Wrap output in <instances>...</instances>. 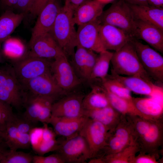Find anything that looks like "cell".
<instances>
[{
	"label": "cell",
	"mask_w": 163,
	"mask_h": 163,
	"mask_svg": "<svg viewBox=\"0 0 163 163\" xmlns=\"http://www.w3.org/2000/svg\"><path fill=\"white\" fill-rule=\"evenodd\" d=\"M13 68L8 67L0 72V100L17 109L24 104L27 96Z\"/></svg>",
	"instance_id": "4"
},
{
	"label": "cell",
	"mask_w": 163,
	"mask_h": 163,
	"mask_svg": "<svg viewBox=\"0 0 163 163\" xmlns=\"http://www.w3.org/2000/svg\"><path fill=\"white\" fill-rule=\"evenodd\" d=\"M40 97L41 104L38 116V121L47 124L52 116V105L55 101L49 98Z\"/></svg>",
	"instance_id": "37"
},
{
	"label": "cell",
	"mask_w": 163,
	"mask_h": 163,
	"mask_svg": "<svg viewBox=\"0 0 163 163\" xmlns=\"http://www.w3.org/2000/svg\"><path fill=\"white\" fill-rule=\"evenodd\" d=\"M59 144L56 139L41 142L34 151L38 155L43 156L49 152L56 151Z\"/></svg>",
	"instance_id": "39"
},
{
	"label": "cell",
	"mask_w": 163,
	"mask_h": 163,
	"mask_svg": "<svg viewBox=\"0 0 163 163\" xmlns=\"http://www.w3.org/2000/svg\"><path fill=\"white\" fill-rule=\"evenodd\" d=\"M129 4L143 5H149L147 0H124Z\"/></svg>",
	"instance_id": "48"
},
{
	"label": "cell",
	"mask_w": 163,
	"mask_h": 163,
	"mask_svg": "<svg viewBox=\"0 0 163 163\" xmlns=\"http://www.w3.org/2000/svg\"><path fill=\"white\" fill-rule=\"evenodd\" d=\"M159 154H150L139 152L133 158L132 163H158Z\"/></svg>",
	"instance_id": "41"
},
{
	"label": "cell",
	"mask_w": 163,
	"mask_h": 163,
	"mask_svg": "<svg viewBox=\"0 0 163 163\" xmlns=\"http://www.w3.org/2000/svg\"><path fill=\"white\" fill-rule=\"evenodd\" d=\"M133 44L141 64L150 77L157 82H163V57L156 50L132 37Z\"/></svg>",
	"instance_id": "5"
},
{
	"label": "cell",
	"mask_w": 163,
	"mask_h": 163,
	"mask_svg": "<svg viewBox=\"0 0 163 163\" xmlns=\"http://www.w3.org/2000/svg\"><path fill=\"white\" fill-rule=\"evenodd\" d=\"M110 76L123 85L131 91L137 94L150 97L163 96V87L154 83L137 76H123L119 75L111 69Z\"/></svg>",
	"instance_id": "14"
},
{
	"label": "cell",
	"mask_w": 163,
	"mask_h": 163,
	"mask_svg": "<svg viewBox=\"0 0 163 163\" xmlns=\"http://www.w3.org/2000/svg\"><path fill=\"white\" fill-rule=\"evenodd\" d=\"M41 104V97L31 95L29 97L27 96L24 104L25 110L23 116L31 122L36 124L38 121V116Z\"/></svg>",
	"instance_id": "34"
},
{
	"label": "cell",
	"mask_w": 163,
	"mask_h": 163,
	"mask_svg": "<svg viewBox=\"0 0 163 163\" xmlns=\"http://www.w3.org/2000/svg\"><path fill=\"white\" fill-rule=\"evenodd\" d=\"M137 143L131 127L124 115L108 137L107 144L98 157L117 153Z\"/></svg>",
	"instance_id": "9"
},
{
	"label": "cell",
	"mask_w": 163,
	"mask_h": 163,
	"mask_svg": "<svg viewBox=\"0 0 163 163\" xmlns=\"http://www.w3.org/2000/svg\"><path fill=\"white\" fill-rule=\"evenodd\" d=\"M79 133L88 144L91 159L98 156L106 145L110 133L102 123L88 118Z\"/></svg>",
	"instance_id": "10"
},
{
	"label": "cell",
	"mask_w": 163,
	"mask_h": 163,
	"mask_svg": "<svg viewBox=\"0 0 163 163\" xmlns=\"http://www.w3.org/2000/svg\"><path fill=\"white\" fill-rule=\"evenodd\" d=\"M0 142L4 143L9 149L13 150L28 149L31 145L29 134L20 132L11 124L5 131L0 132Z\"/></svg>",
	"instance_id": "26"
},
{
	"label": "cell",
	"mask_w": 163,
	"mask_h": 163,
	"mask_svg": "<svg viewBox=\"0 0 163 163\" xmlns=\"http://www.w3.org/2000/svg\"><path fill=\"white\" fill-rule=\"evenodd\" d=\"M99 34L105 50L117 51L129 41L131 37L123 30L111 25L101 24Z\"/></svg>",
	"instance_id": "19"
},
{
	"label": "cell",
	"mask_w": 163,
	"mask_h": 163,
	"mask_svg": "<svg viewBox=\"0 0 163 163\" xmlns=\"http://www.w3.org/2000/svg\"><path fill=\"white\" fill-rule=\"evenodd\" d=\"M1 69H0V71H1Z\"/></svg>",
	"instance_id": "52"
},
{
	"label": "cell",
	"mask_w": 163,
	"mask_h": 163,
	"mask_svg": "<svg viewBox=\"0 0 163 163\" xmlns=\"http://www.w3.org/2000/svg\"><path fill=\"white\" fill-rule=\"evenodd\" d=\"M3 59V56L2 53L0 52V63H1Z\"/></svg>",
	"instance_id": "51"
},
{
	"label": "cell",
	"mask_w": 163,
	"mask_h": 163,
	"mask_svg": "<svg viewBox=\"0 0 163 163\" xmlns=\"http://www.w3.org/2000/svg\"><path fill=\"white\" fill-rule=\"evenodd\" d=\"M21 84L31 95L49 98L54 101L69 94L59 86L51 72L40 75Z\"/></svg>",
	"instance_id": "8"
},
{
	"label": "cell",
	"mask_w": 163,
	"mask_h": 163,
	"mask_svg": "<svg viewBox=\"0 0 163 163\" xmlns=\"http://www.w3.org/2000/svg\"><path fill=\"white\" fill-rule=\"evenodd\" d=\"M163 126L162 120H152L146 133L137 142L139 152L159 154V147L163 141Z\"/></svg>",
	"instance_id": "18"
},
{
	"label": "cell",
	"mask_w": 163,
	"mask_h": 163,
	"mask_svg": "<svg viewBox=\"0 0 163 163\" xmlns=\"http://www.w3.org/2000/svg\"><path fill=\"white\" fill-rule=\"evenodd\" d=\"M134 38L141 39L156 50L163 53V30L153 24L134 20Z\"/></svg>",
	"instance_id": "20"
},
{
	"label": "cell",
	"mask_w": 163,
	"mask_h": 163,
	"mask_svg": "<svg viewBox=\"0 0 163 163\" xmlns=\"http://www.w3.org/2000/svg\"><path fill=\"white\" fill-rule=\"evenodd\" d=\"M51 72L60 88L67 93L74 90L82 82L65 55L52 61Z\"/></svg>",
	"instance_id": "11"
},
{
	"label": "cell",
	"mask_w": 163,
	"mask_h": 163,
	"mask_svg": "<svg viewBox=\"0 0 163 163\" xmlns=\"http://www.w3.org/2000/svg\"><path fill=\"white\" fill-rule=\"evenodd\" d=\"M113 53L104 50L99 53L88 82L97 79L102 80L107 76Z\"/></svg>",
	"instance_id": "30"
},
{
	"label": "cell",
	"mask_w": 163,
	"mask_h": 163,
	"mask_svg": "<svg viewBox=\"0 0 163 163\" xmlns=\"http://www.w3.org/2000/svg\"><path fill=\"white\" fill-rule=\"evenodd\" d=\"M49 0H34L33 5L29 12L34 17L37 16L42 8Z\"/></svg>",
	"instance_id": "43"
},
{
	"label": "cell",
	"mask_w": 163,
	"mask_h": 163,
	"mask_svg": "<svg viewBox=\"0 0 163 163\" xmlns=\"http://www.w3.org/2000/svg\"><path fill=\"white\" fill-rule=\"evenodd\" d=\"M33 163H64L65 162L61 155L58 153L46 156L37 155L33 156Z\"/></svg>",
	"instance_id": "40"
},
{
	"label": "cell",
	"mask_w": 163,
	"mask_h": 163,
	"mask_svg": "<svg viewBox=\"0 0 163 163\" xmlns=\"http://www.w3.org/2000/svg\"><path fill=\"white\" fill-rule=\"evenodd\" d=\"M74 10L65 3L49 32L68 57L73 55L77 45V30L73 20Z\"/></svg>",
	"instance_id": "1"
},
{
	"label": "cell",
	"mask_w": 163,
	"mask_h": 163,
	"mask_svg": "<svg viewBox=\"0 0 163 163\" xmlns=\"http://www.w3.org/2000/svg\"><path fill=\"white\" fill-rule=\"evenodd\" d=\"M85 0H65V3L69 5L74 10Z\"/></svg>",
	"instance_id": "47"
},
{
	"label": "cell",
	"mask_w": 163,
	"mask_h": 163,
	"mask_svg": "<svg viewBox=\"0 0 163 163\" xmlns=\"http://www.w3.org/2000/svg\"><path fill=\"white\" fill-rule=\"evenodd\" d=\"M61 7L57 0H49L37 15L29 43L52 29Z\"/></svg>",
	"instance_id": "13"
},
{
	"label": "cell",
	"mask_w": 163,
	"mask_h": 163,
	"mask_svg": "<svg viewBox=\"0 0 163 163\" xmlns=\"http://www.w3.org/2000/svg\"><path fill=\"white\" fill-rule=\"evenodd\" d=\"M6 147L7 146L4 143L0 142V163L3 158L5 153L7 150L6 149Z\"/></svg>",
	"instance_id": "49"
},
{
	"label": "cell",
	"mask_w": 163,
	"mask_h": 163,
	"mask_svg": "<svg viewBox=\"0 0 163 163\" xmlns=\"http://www.w3.org/2000/svg\"><path fill=\"white\" fill-rule=\"evenodd\" d=\"M34 0H18L14 8L19 11V13L26 14L29 12Z\"/></svg>",
	"instance_id": "42"
},
{
	"label": "cell",
	"mask_w": 163,
	"mask_h": 163,
	"mask_svg": "<svg viewBox=\"0 0 163 163\" xmlns=\"http://www.w3.org/2000/svg\"><path fill=\"white\" fill-rule=\"evenodd\" d=\"M70 62L78 77L88 82L98 55L95 52L78 45Z\"/></svg>",
	"instance_id": "16"
},
{
	"label": "cell",
	"mask_w": 163,
	"mask_h": 163,
	"mask_svg": "<svg viewBox=\"0 0 163 163\" xmlns=\"http://www.w3.org/2000/svg\"><path fill=\"white\" fill-rule=\"evenodd\" d=\"M105 5L96 0H85L74 10L75 24L78 26L98 19Z\"/></svg>",
	"instance_id": "22"
},
{
	"label": "cell",
	"mask_w": 163,
	"mask_h": 163,
	"mask_svg": "<svg viewBox=\"0 0 163 163\" xmlns=\"http://www.w3.org/2000/svg\"><path fill=\"white\" fill-rule=\"evenodd\" d=\"M33 157L30 153L7 150L1 163H32Z\"/></svg>",
	"instance_id": "35"
},
{
	"label": "cell",
	"mask_w": 163,
	"mask_h": 163,
	"mask_svg": "<svg viewBox=\"0 0 163 163\" xmlns=\"http://www.w3.org/2000/svg\"><path fill=\"white\" fill-rule=\"evenodd\" d=\"M149 5L160 9H163V0H147Z\"/></svg>",
	"instance_id": "46"
},
{
	"label": "cell",
	"mask_w": 163,
	"mask_h": 163,
	"mask_svg": "<svg viewBox=\"0 0 163 163\" xmlns=\"http://www.w3.org/2000/svg\"><path fill=\"white\" fill-rule=\"evenodd\" d=\"M103 88L110 105L116 110L123 115H138L144 117L136 108L132 100H128L117 96L108 91L103 87Z\"/></svg>",
	"instance_id": "29"
},
{
	"label": "cell",
	"mask_w": 163,
	"mask_h": 163,
	"mask_svg": "<svg viewBox=\"0 0 163 163\" xmlns=\"http://www.w3.org/2000/svg\"><path fill=\"white\" fill-rule=\"evenodd\" d=\"M130 40L113 53L111 70L120 75L139 76L154 83L143 68Z\"/></svg>",
	"instance_id": "2"
},
{
	"label": "cell",
	"mask_w": 163,
	"mask_h": 163,
	"mask_svg": "<svg viewBox=\"0 0 163 163\" xmlns=\"http://www.w3.org/2000/svg\"><path fill=\"white\" fill-rule=\"evenodd\" d=\"M139 151L138 144L136 143L117 153L107 155L101 158L103 163H132L133 158Z\"/></svg>",
	"instance_id": "31"
},
{
	"label": "cell",
	"mask_w": 163,
	"mask_h": 163,
	"mask_svg": "<svg viewBox=\"0 0 163 163\" xmlns=\"http://www.w3.org/2000/svg\"><path fill=\"white\" fill-rule=\"evenodd\" d=\"M88 119L84 115L76 118L51 116L48 123L52 126L56 135L68 138L79 133Z\"/></svg>",
	"instance_id": "21"
},
{
	"label": "cell",
	"mask_w": 163,
	"mask_h": 163,
	"mask_svg": "<svg viewBox=\"0 0 163 163\" xmlns=\"http://www.w3.org/2000/svg\"><path fill=\"white\" fill-rule=\"evenodd\" d=\"M128 4L134 20L153 24L163 30V9Z\"/></svg>",
	"instance_id": "25"
},
{
	"label": "cell",
	"mask_w": 163,
	"mask_h": 163,
	"mask_svg": "<svg viewBox=\"0 0 163 163\" xmlns=\"http://www.w3.org/2000/svg\"><path fill=\"white\" fill-rule=\"evenodd\" d=\"M132 100L136 108L145 118L153 120L162 119L163 98L133 97Z\"/></svg>",
	"instance_id": "23"
},
{
	"label": "cell",
	"mask_w": 163,
	"mask_h": 163,
	"mask_svg": "<svg viewBox=\"0 0 163 163\" xmlns=\"http://www.w3.org/2000/svg\"><path fill=\"white\" fill-rule=\"evenodd\" d=\"M101 23L98 19L78 26L77 30V45L99 53L105 50L99 34Z\"/></svg>",
	"instance_id": "17"
},
{
	"label": "cell",
	"mask_w": 163,
	"mask_h": 163,
	"mask_svg": "<svg viewBox=\"0 0 163 163\" xmlns=\"http://www.w3.org/2000/svg\"><path fill=\"white\" fill-rule=\"evenodd\" d=\"M18 0H0V4L5 10L14 8Z\"/></svg>",
	"instance_id": "45"
},
{
	"label": "cell",
	"mask_w": 163,
	"mask_h": 163,
	"mask_svg": "<svg viewBox=\"0 0 163 163\" xmlns=\"http://www.w3.org/2000/svg\"><path fill=\"white\" fill-rule=\"evenodd\" d=\"M101 84L107 91L119 97L132 100L131 91L123 85L116 79L108 75L101 80Z\"/></svg>",
	"instance_id": "33"
},
{
	"label": "cell",
	"mask_w": 163,
	"mask_h": 163,
	"mask_svg": "<svg viewBox=\"0 0 163 163\" xmlns=\"http://www.w3.org/2000/svg\"><path fill=\"white\" fill-rule=\"evenodd\" d=\"M12 107L0 100V132H4L11 123L14 114Z\"/></svg>",
	"instance_id": "36"
},
{
	"label": "cell",
	"mask_w": 163,
	"mask_h": 163,
	"mask_svg": "<svg viewBox=\"0 0 163 163\" xmlns=\"http://www.w3.org/2000/svg\"><path fill=\"white\" fill-rule=\"evenodd\" d=\"M29 46L28 54L32 56L50 60L65 55L50 32L39 37L29 43Z\"/></svg>",
	"instance_id": "15"
},
{
	"label": "cell",
	"mask_w": 163,
	"mask_h": 163,
	"mask_svg": "<svg viewBox=\"0 0 163 163\" xmlns=\"http://www.w3.org/2000/svg\"><path fill=\"white\" fill-rule=\"evenodd\" d=\"M26 14L7 9L0 16V45L19 25Z\"/></svg>",
	"instance_id": "27"
},
{
	"label": "cell",
	"mask_w": 163,
	"mask_h": 163,
	"mask_svg": "<svg viewBox=\"0 0 163 163\" xmlns=\"http://www.w3.org/2000/svg\"><path fill=\"white\" fill-rule=\"evenodd\" d=\"M43 124L42 140L40 143L42 141L50 140L55 139L56 134L48 126L47 123H43Z\"/></svg>",
	"instance_id": "44"
},
{
	"label": "cell",
	"mask_w": 163,
	"mask_h": 163,
	"mask_svg": "<svg viewBox=\"0 0 163 163\" xmlns=\"http://www.w3.org/2000/svg\"><path fill=\"white\" fill-rule=\"evenodd\" d=\"M125 116L137 142L148 131L153 120L138 115H126Z\"/></svg>",
	"instance_id": "32"
},
{
	"label": "cell",
	"mask_w": 163,
	"mask_h": 163,
	"mask_svg": "<svg viewBox=\"0 0 163 163\" xmlns=\"http://www.w3.org/2000/svg\"><path fill=\"white\" fill-rule=\"evenodd\" d=\"M104 4H106L113 2L115 0H96Z\"/></svg>",
	"instance_id": "50"
},
{
	"label": "cell",
	"mask_w": 163,
	"mask_h": 163,
	"mask_svg": "<svg viewBox=\"0 0 163 163\" xmlns=\"http://www.w3.org/2000/svg\"><path fill=\"white\" fill-rule=\"evenodd\" d=\"M50 59L28 54L17 61L13 68L21 84L40 75L51 72Z\"/></svg>",
	"instance_id": "7"
},
{
	"label": "cell",
	"mask_w": 163,
	"mask_h": 163,
	"mask_svg": "<svg viewBox=\"0 0 163 163\" xmlns=\"http://www.w3.org/2000/svg\"><path fill=\"white\" fill-rule=\"evenodd\" d=\"M85 96L78 93H70L53 103L52 116L76 118L84 116L82 102Z\"/></svg>",
	"instance_id": "12"
},
{
	"label": "cell",
	"mask_w": 163,
	"mask_h": 163,
	"mask_svg": "<svg viewBox=\"0 0 163 163\" xmlns=\"http://www.w3.org/2000/svg\"><path fill=\"white\" fill-rule=\"evenodd\" d=\"M101 24H107L118 27L134 38V19L129 4L124 0L114 1L103 11L98 18Z\"/></svg>",
	"instance_id": "3"
},
{
	"label": "cell",
	"mask_w": 163,
	"mask_h": 163,
	"mask_svg": "<svg viewBox=\"0 0 163 163\" xmlns=\"http://www.w3.org/2000/svg\"><path fill=\"white\" fill-rule=\"evenodd\" d=\"M92 86V90L83 98L84 110L99 109L110 105L102 85H93Z\"/></svg>",
	"instance_id": "28"
},
{
	"label": "cell",
	"mask_w": 163,
	"mask_h": 163,
	"mask_svg": "<svg viewBox=\"0 0 163 163\" xmlns=\"http://www.w3.org/2000/svg\"><path fill=\"white\" fill-rule=\"evenodd\" d=\"M58 141L56 151L65 163H84L90 158L88 144L84 138L79 133L65 140Z\"/></svg>",
	"instance_id": "6"
},
{
	"label": "cell",
	"mask_w": 163,
	"mask_h": 163,
	"mask_svg": "<svg viewBox=\"0 0 163 163\" xmlns=\"http://www.w3.org/2000/svg\"><path fill=\"white\" fill-rule=\"evenodd\" d=\"M122 115L110 105L99 109L84 110V115L101 123L110 133L119 123Z\"/></svg>",
	"instance_id": "24"
},
{
	"label": "cell",
	"mask_w": 163,
	"mask_h": 163,
	"mask_svg": "<svg viewBox=\"0 0 163 163\" xmlns=\"http://www.w3.org/2000/svg\"><path fill=\"white\" fill-rule=\"evenodd\" d=\"M10 124L14 126L20 132L24 133L29 134L36 127V124L27 120L22 115L19 116L15 114Z\"/></svg>",
	"instance_id": "38"
}]
</instances>
